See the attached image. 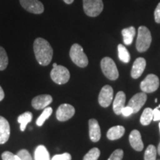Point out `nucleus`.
I'll list each match as a JSON object with an SVG mask.
<instances>
[{
	"mask_svg": "<svg viewBox=\"0 0 160 160\" xmlns=\"http://www.w3.org/2000/svg\"><path fill=\"white\" fill-rule=\"evenodd\" d=\"M57 65V63H53V67H56V66Z\"/></svg>",
	"mask_w": 160,
	"mask_h": 160,
	"instance_id": "38",
	"label": "nucleus"
},
{
	"mask_svg": "<svg viewBox=\"0 0 160 160\" xmlns=\"http://www.w3.org/2000/svg\"><path fill=\"white\" fill-rule=\"evenodd\" d=\"M153 109L151 108H147L144 110L142 114L140 117V122L142 125H148L153 120Z\"/></svg>",
	"mask_w": 160,
	"mask_h": 160,
	"instance_id": "22",
	"label": "nucleus"
},
{
	"mask_svg": "<svg viewBox=\"0 0 160 160\" xmlns=\"http://www.w3.org/2000/svg\"><path fill=\"white\" fill-rule=\"evenodd\" d=\"M20 5L25 11L34 14H42L45 11L43 4L39 0H19Z\"/></svg>",
	"mask_w": 160,
	"mask_h": 160,
	"instance_id": "8",
	"label": "nucleus"
},
{
	"mask_svg": "<svg viewBox=\"0 0 160 160\" xmlns=\"http://www.w3.org/2000/svg\"><path fill=\"white\" fill-rule=\"evenodd\" d=\"M53 102V98L49 94L37 96L31 102L32 107L36 110H42L47 108Z\"/></svg>",
	"mask_w": 160,
	"mask_h": 160,
	"instance_id": "12",
	"label": "nucleus"
},
{
	"mask_svg": "<svg viewBox=\"0 0 160 160\" xmlns=\"http://www.w3.org/2000/svg\"><path fill=\"white\" fill-rule=\"evenodd\" d=\"M151 41V33L148 28L145 26H140L138 29V36L136 43L137 51L140 53L145 52L150 48Z\"/></svg>",
	"mask_w": 160,
	"mask_h": 160,
	"instance_id": "2",
	"label": "nucleus"
},
{
	"mask_svg": "<svg viewBox=\"0 0 160 160\" xmlns=\"http://www.w3.org/2000/svg\"><path fill=\"white\" fill-rule=\"evenodd\" d=\"M75 114V108L69 104H62L57 111V119L60 122L69 120Z\"/></svg>",
	"mask_w": 160,
	"mask_h": 160,
	"instance_id": "9",
	"label": "nucleus"
},
{
	"mask_svg": "<svg viewBox=\"0 0 160 160\" xmlns=\"http://www.w3.org/2000/svg\"><path fill=\"white\" fill-rule=\"evenodd\" d=\"M100 156V151L97 148H93L88 152L83 158V160H98Z\"/></svg>",
	"mask_w": 160,
	"mask_h": 160,
	"instance_id": "27",
	"label": "nucleus"
},
{
	"mask_svg": "<svg viewBox=\"0 0 160 160\" xmlns=\"http://www.w3.org/2000/svg\"><path fill=\"white\" fill-rule=\"evenodd\" d=\"M101 68L104 75L110 80H116L119 77V71L113 59L110 57H105L101 61Z\"/></svg>",
	"mask_w": 160,
	"mask_h": 160,
	"instance_id": "4",
	"label": "nucleus"
},
{
	"mask_svg": "<svg viewBox=\"0 0 160 160\" xmlns=\"http://www.w3.org/2000/svg\"><path fill=\"white\" fill-rule=\"evenodd\" d=\"M51 160H71V155L68 153H64L62 154H57L52 158Z\"/></svg>",
	"mask_w": 160,
	"mask_h": 160,
	"instance_id": "31",
	"label": "nucleus"
},
{
	"mask_svg": "<svg viewBox=\"0 0 160 160\" xmlns=\"http://www.w3.org/2000/svg\"><path fill=\"white\" fill-rule=\"evenodd\" d=\"M90 139L93 142H97L101 138V130L97 119H91L88 122Z\"/></svg>",
	"mask_w": 160,
	"mask_h": 160,
	"instance_id": "14",
	"label": "nucleus"
},
{
	"mask_svg": "<svg viewBox=\"0 0 160 160\" xmlns=\"http://www.w3.org/2000/svg\"><path fill=\"white\" fill-rule=\"evenodd\" d=\"M159 131H160V122H159Z\"/></svg>",
	"mask_w": 160,
	"mask_h": 160,
	"instance_id": "40",
	"label": "nucleus"
},
{
	"mask_svg": "<svg viewBox=\"0 0 160 160\" xmlns=\"http://www.w3.org/2000/svg\"><path fill=\"white\" fill-rule=\"evenodd\" d=\"M153 120H154V121H159L160 120V111L158 109L157 107L153 110Z\"/></svg>",
	"mask_w": 160,
	"mask_h": 160,
	"instance_id": "34",
	"label": "nucleus"
},
{
	"mask_svg": "<svg viewBox=\"0 0 160 160\" xmlns=\"http://www.w3.org/2000/svg\"><path fill=\"white\" fill-rule=\"evenodd\" d=\"M33 51L38 63L42 66H47L51 63L53 55V50L47 40L39 37L33 42Z\"/></svg>",
	"mask_w": 160,
	"mask_h": 160,
	"instance_id": "1",
	"label": "nucleus"
},
{
	"mask_svg": "<svg viewBox=\"0 0 160 160\" xmlns=\"http://www.w3.org/2000/svg\"><path fill=\"white\" fill-rule=\"evenodd\" d=\"M118 52H119V58L122 62L128 63L131 59V56L127 48L122 44L118 45Z\"/></svg>",
	"mask_w": 160,
	"mask_h": 160,
	"instance_id": "24",
	"label": "nucleus"
},
{
	"mask_svg": "<svg viewBox=\"0 0 160 160\" xmlns=\"http://www.w3.org/2000/svg\"><path fill=\"white\" fill-rule=\"evenodd\" d=\"M126 96L123 91H119L117 93L115 99L113 100V111L117 115L122 114V110L125 105Z\"/></svg>",
	"mask_w": 160,
	"mask_h": 160,
	"instance_id": "17",
	"label": "nucleus"
},
{
	"mask_svg": "<svg viewBox=\"0 0 160 160\" xmlns=\"http://www.w3.org/2000/svg\"><path fill=\"white\" fill-rule=\"evenodd\" d=\"M159 86V80L157 75L149 74L145 77L140 85V88L144 93H153Z\"/></svg>",
	"mask_w": 160,
	"mask_h": 160,
	"instance_id": "7",
	"label": "nucleus"
},
{
	"mask_svg": "<svg viewBox=\"0 0 160 160\" xmlns=\"http://www.w3.org/2000/svg\"><path fill=\"white\" fill-rule=\"evenodd\" d=\"M33 119V114L31 112L27 111L20 114L17 118V122L20 124V130L24 132L27 127V125L31 122Z\"/></svg>",
	"mask_w": 160,
	"mask_h": 160,
	"instance_id": "20",
	"label": "nucleus"
},
{
	"mask_svg": "<svg viewBox=\"0 0 160 160\" xmlns=\"http://www.w3.org/2000/svg\"><path fill=\"white\" fill-rule=\"evenodd\" d=\"M4 98H5V93H4L2 88L0 86V102H1L2 100H3Z\"/></svg>",
	"mask_w": 160,
	"mask_h": 160,
	"instance_id": "35",
	"label": "nucleus"
},
{
	"mask_svg": "<svg viewBox=\"0 0 160 160\" xmlns=\"http://www.w3.org/2000/svg\"><path fill=\"white\" fill-rule=\"evenodd\" d=\"M2 160H22L17 154L15 155L10 151H5L2 154Z\"/></svg>",
	"mask_w": 160,
	"mask_h": 160,
	"instance_id": "29",
	"label": "nucleus"
},
{
	"mask_svg": "<svg viewBox=\"0 0 160 160\" xmlns=\"http://www.w3.org/2000/svg\"><path fill=\"white\" fill-rule=\"evenodd\" d=\"M154 18L157 23H160V2L154 11Z\"/></svg>",
	"mask_w": 160,
	"mask_h": 160,
	"instance_id": "33",
	"label": "nucleus"
},
{
	"mask_svg": "<svg viewBox=\"0 0 160 160\" xmlns=\"http://www.w3.org/2000/svg\"><path fill=\"white\" fill-rule=\"evenodd\" d=\"M70 77L71 75L68 69L62 65H57L51 71V79L58 85L67 83L69 81Z\"/></svg>",
	"mask_w": 160,
	"mask_h": 160,
	"instance_id": "6",
	"label": "nucleus"
},
{
	"mask_svg": "<svg viewBox=\"0 0 160 160\" xmlns=\"http://www.w3.org/2000/svg\"><path fill=\"white\" fill-rule=\"evenodd\" d=\"M125 129L123 126L117 125L112 127L107 133V137L110 140H117L121 138L125 134Z\"/></svg>",
	"mask_w": 160,
	"mask_h": 160,
	"instance_id": "18",
	"label": "nucleus"
},
{
	"mask_svg": "<svg viewBox=\"0 0 160 160\" xmlns=\"http://www.w3.org/2000/svg\"><path fill=\"white\" fill-rule=\"evenodd\" d=\"M146 100H147V95L145 94V93L144 92L138 93L130 99L128 106L131 108L133 113H136L139 112V110L145 105Z\"/></svg>",
	"mask_w": 160,
	"mask_h": 160,
	"instance_id": "11",
	"label": "nucleus"
},
{
	"mask_svg": "<svg viewBox=\"0 0 160 160\" xmlns=\"http://www.w3.org/2000/svg\"><path fill=\"white\" fill-rule=\"evenodd\" d=\"M63 1L65 2L66 4H68V5H71V4L73 2V1H74V0H63Z\"/></svg>",
	"mask_w": 160,
	"mask_h": 160,
	"instance_id": "36",
	"label": "nucleus"
},
{
	"mask_svg": "<svg viewBox=\"0 0 160 160\" xmlns=\"http://www.w3.org/2000/svg\"><path fill=\"white\" fill-rule=\"evenodd\" d=\"M123 156L124 152L122 150L117 149L111 153V155L110 156L108 160H122L123 158Z\"/></svg>",
	"mask_w": 160,
	"mask_h": 160,
	"instance_id": "28",
	"label": "nucleus"
},
{
	"mask_svg": "<svg viewBox=\"0 0 160 160\" xmlns=\"http://www.w3.org/2000/svg\"><path fill=\"white\" fill-rule=\"evenodd\" d=\"M122 34L123 37V41L126 45H131L133 42V38L136 35V29L134 27L131 26V27L124 28L122 31Z\"/></svg>",
	"mask_w": 160,
	"mask_h": 160,
	"instance_id": "19",
	"label": "nucleus"
},
{
	"mask_svg": "<svg viewBox=\"0 0 160 160\" xmlns=\"http://www.w3.org/2000/svg\"><path fill=\"white\" fill-rule=\"evenodd\" d=\"M157 153H159V155L160 156V142L159 144V146H158V148H157Z\"/></svg>",
	"mask_w": 160,
	"mask_h": 160,
	"instance_id": "37",
	"label": "nucleus"
},
{
	"mask_svg": "<svg viewBox=\"0 0 160 160\" xmlns=\"http://www.w3.org/2000/svg\"><path fill=\"white\" fill-rule=\"evenodd\" d=\"M102 0H83V9L85 14L91 17L99 16L103 11Z\"/></svg>",
	"mask_w": 160,
	"mask_h": 160,
	"instance_id": "5",
	"label": "nucleus"
},
{
	"mask_svg": "<svg viewBox=\"0 0 160 160\" xmlns=\"http://www.w3.org/2000/svg\"><path fill=\"white\" fill-rule=\"evenodd\" d=\"M53 113V109L51 107H47L44 109V111L42 114L39 116V118L37 119V122H36V124H37V126L39 127H41V126L43 125V124L45 123V122L47 120L48 118L51 117V115Z\"/></svg>",
	"mask_w": 160,
	"mask_h": 160,
	"instance_id": "23",
	"label": "nucleus"
},
{
	"mask_svg": "<svg viewBox=\"0 0 160 160\" xmlns=\"http://www.w3.org/2000/svg\"><path fill=\"white\" fill-rule=\"evenodd\" d=\"M70 57L73 63L79 68H85L88 65V59L84 53L83 48L79 44L75 43L70 50Z\"/></svg>",
	"mask_w": 160,
	"mask_h": 160,
	"instance_id": "3",
	"label": "nucleus"
},
{
	"mask_svg": "<svg viewBox=\"0 0 160 160\" xmlns=\"http://www.w3.org/2000/svg\"><path fill=\"white\" fill-rule=\"evenodd\" d=\"M159 160H160V159H159Z\"/></svg>",
	"mask_w": 160,
	"mask_h": 160,
	"instance_id": "42",
	"label": "nucleus"
},
{
	"mask_svg": "<svg viewBox=\"0 0 160 160\" xmlns=\"http://www.w3.org/2000/svg\"><path fill=\"white\" fill-rule=\"evenodd\" d=\"M11 134V128L8 121L0 116V145H3L8 141Z\"/></svg>",
	"mask_w": 160,
	"mask_h": 160,
	"instance_id": "13",
	"label": "nucleus"
},
{
	"mask_svg": "<svg viewBox=\"0 0 160 160\" xmlns=\"http://www.w3.org/2000/svg\"><path fill=\"white\" fill-rule=\"evenodd\" d=\"M129 142L131 147L135 151H142L144 148L143 142L142 140L141 134L139 131L137 130H133L131 132V134L129 136Z\"/></svg>",
	"mask_w": 160,
	"mask_h": 160,
	"instance_id": "15",
	"label": "nucleus"
},
{
	"mask_svg": "<svg viewBox=\"0 0 160 160\" xmlns=\"http://www.w3.org/2000/svg\"><path fill=\"white\" fill-rule=\"evenodd\" d=\"M113 97V90L111 86L105 85L99 95V103L103 108L109 107Z\"/></svg>",
	"mask_w": 160,
	"mask_h": 160,
	"instance_id": "10",
	"label": "nucleus"
},
{
	"mask_svg": "<svg viewBox=\"0 0 160 160\" xmlns=\"http://www.w3.org/2000/svg\"><path fill=\"white\" fill-rule=\"evenodd\" d=\"M157 149L153 145H150L147 148L144 156V160H157Z\"/></svg>",
	"mask_w": 160,
	"mask_h": 160,
	"instance_id": "25",
	"label": "nucleus"
},
{
	"mask_svg": "<svg viewBox=\"0 0 160 160\" xmlns=\"http://www.w3.org/2000/svg\"><path fill=\"white\" fill-rule=\"evenodd\" d=\"M157 101H158V99H155V102H157Z\"/></svg>",
	"mask_w": 160,
	"mask_h": 160,
	"instance_id": "39",
	"label": "nucleus"
},
{
	"mask_svg": "<svg viewBox=\"0 0 160 160\" xmlns=\"http://www.w3.org/2000/svg\"><path fill=\"white\" fill-rule=\"evenodd\" d=\"M8 65V57L4 48L0 46V71H4Z\"/></svg>",
	"mask_w": 160,
	"mask_h": 160,
	"instance_id": "26",
	"label": "nucleus"
},
{
	"mask_svg": "<svg viewBox=\"0 0 160 160\" xmlns=\"http://www.w3.org/2000/svg\"><path fill=\"white\" fill-rule=\"evenodd\" d=\"M146 67V61L142 57L137 58L133 62L131 70V77L133 79H138L145 71Z\"/></svg>",
	"mask_w": 160,
	"mask_h": 160,
	"instance_id": "16",
	"label": "nucleus"
},
{
	"mask_svg": "<svg viewBox=\"0 0 160 160\" xmlns=\"http://www.w3.org/2000/svg\"><path fill=\"white\" fill-rule=\"evenodd\" d=\"M34 159L35 160H51L50 154L45 146L39 145L37 146L34 151Z\"/></svg>",
	"mask_w": 160,
	"mask_h": 160,
	"instance_id": "21",
	"label": "nucleus"
},
{
	"mask_svg": "<svg viewBox=\"0 0 160 160\" xmlns=\"http://www.w3.org/2000/svg\"><path fill=\"white\" fill-rule=\"evenodd\" d=\"M133 110L131 107H129V106H125V107L123 108L122 110V114L124 117H129V116H131V114H133Z\"/></svg>",
	"mask_w": 160,
	"mask_h": 160,
	"instance_id": "32",
	"label": "nucleus"
},
{
	"mask_svg": "<svg viewBox=\"0 0 160 160\" xmlns=\"http://www.w3.org/2000/svg\"><path fill=\"white\" fill-rule=\"evenodd\" d=\"M17 155L21 158L22 160H33L29 152L25 149L20 150L17 153Z\"/></svg>",
	"mask_w": 160,
	"mask_h": 160,
	"instance_id": "30",
	"label": "nucleus"
},
{
	"mask_svg": "<svg viewBox=\"0 0 160 160\" xmlns=\"http://www.w3.org/2000/svg\"><path fill=\"white\" fill-rule=\"evenodd\" d=\"M157 108H160V105H159V106H158Z\"/></svg>",
	"mask_w": 160,
	"mask_h": 160,
	"instance_id": "41",
	"label": "nucleus"
}]
</instances>
